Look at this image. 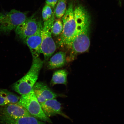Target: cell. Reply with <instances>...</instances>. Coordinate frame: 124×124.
Returning <instances> with one entry per match:
<instances>
[{
  "label": "cell",
  "instance_id": "8",
  "mask_svg": "<svg viewBox=\"0 0 124 124\" xmlns=\"http://www.w3.org/2000/svg\"><path fill=\"white\" fill-rule=\"evenodd\" d=\"M32 89L40 103L55 99L59 96L58 94L53 92L47 85L41 82L36 83Z\"/></svg>",
  "mask_w": 124,
  "mask_h": 124
},
{
  "label": "cell",
  "instance_id": "19",
  "mask_svg": "<svg viewBox=\"0 0 124 124\" xmlns=\"http://www.w3.org/2000/svg\"><path fill=\"white\" fill-rule=\"evenodd\" d=\"M58 0H46V4L54 9L58 2Z\"/></svg>",
  "mask_w": 124,
  "mask_h": 124
},
{
  "label": "cell",
  "instance_id": "17",
  "mask_svg": "<svg viewBox=\"0 0 124 124\" xmlns=\"http://www.w3.org/2000/svg\"><path fill=\"white\" fill-rule=\"evenodd\" d=\"M53 12L52 7L46 4L43 8L42 13L43 21H46L50 19L52 16Z\"/></svg>",
  "mask_w": 124,
  "mask_h": 124
},
{
  "label": "cell",
  "instance_id": "18",
  "mask_svg": "<svg viewBox=\"0 0 124 124\" xmlns=\"http://www.w3.org/2000/svg\"><path fill=\"white\" fill-rule=\"evenodd\" d=\"M7 90L0 89V106H5L9 104L8 100Z\"/></svg>",
  "mask_w": 124,
  "mask_h": 124
},
{
  "label": "cell",
  "instance_id": "7",
  "mask_svg": "<svg viewBox=\"0 0 124 124\" xmlns=\"http://www.w3.org/2000/svg\"><path fill=\"white\" fill-rule=\"evenodd\" d=\"M43 26L41 21H37L34 15L26 19L15 29L16 34L25 42L26 39L33 35Z\"/></svg>",
  "mask_w": 124,
  "mask_h": 124
},
{
  "label": "cell",
  "instance_id": "9",
  "mask_svg": "<svg viewBox=\"0 0 124 124\" xmlns=\"http://www.w3.org/2000/svg\"><path fill=\"white\" fill-rule=\"evenodd\" d=\"M1 116L11 118H18L32 116L27 110L18 103H9L3 109Z\"/></svg>",
  "mask_w": 124,
  "mask_h": 124
},
{
  "label": "cell",
  "instance_id": "1",
  "mask_svg": "<svg viewBox=\"0 0 124 124\" xmlns=\"http://www.w3.org/2000/svg\"><path fill=\"white\" fill-rule=\"evenodd\" d=\"M74 16L76 31L70 46L72 53L76 54L84 52L89 49L91 18L87 10L80 5L74 9Z\"/></svg>",
  "mask_w": 124,
  "mask_h": 124
},
{
  "label": "cell",
  "instance_id": "11",
  "mask_svg": "<svg viewBox=\"0 0 124 124\" xmlns=\"http://www.w3.org/2000/svg\"><path fill=\"white\" fill-rule=\"evenodd\" d=\"M40 103L43 112L48 117L57 114L65 116L61 111V103L55 99H52Z\"/></svg>",
  "mask_w": 124,
  "mask_h": 124
},
{
  "label": "cell",
  "instance_id": "12",
  "mask_svg": "<svg viewBox=\"0 0 124 124\" xmlns=\"http://www.w3.org/2000/svg\"><path fill=\"white\" fill-rule=\"evenodd\" d=\"M1 122L4 124H46L32 116H25L18 118H11L1 116Z\"/></svg>",
  "mask_w": 124,
  "mask_h": 124
},
{
  "label": "cell",
  "instance_id": "15",
  "mask_svg": "<svg viewBox=\"0 0 124 124\" xmlns=\"http://www.w3.org/2000/svg\"><path fill=\"white\" fill-rule=\"evenodd\" d=\"M67 0H58L54 13L56 17L60 19L65 15L66 10Z\"/></svg>",
  "mask_w": 124,
  "mask_h": 124
},
{
  "label": "cell",
  "instance_id": "2",
  "mask_svg": "<svg viewBox=\"0 0 124 124\" xmlns=\"http://www.w3.org/2000/svg\"><path fill=\"white\" fill-rule=\"evenodd\" d=\"M43 63V61L39 57L33 59L31 66L28 72L12 85L13 90L21 95L30 92L37 83Z\"/></svg>",
  "mask_w": 124,
  "mask_h": 124
},
{
  "label": "cell",
  "instance_id": "13",
  "mask_svg": "<svg viewBox=\"0 0 124 124\" xmlns=\"http://www.w3.org/2000/svg\"><path fill=\"white\" fill-rule=\"evenodd\" d=\"M66 62L65 53L59 52L51 57L48 62L47 67L49 69H54L62 67Z\"/></svg>",
  "mask_w": 124,
  "mask_h": 124
},
{
  "label": "cell",
  "instance_id": "10",
  "mask_svg": "<svg viewBox=\"0 0 124 124\" xmlns=\"http://www.w3.org/2000/svg\"><path fill=\"white\" fill-rule=\"evenodd\" d=\"M43 27V26L34 34L27 38L25 42L30 49L33 59L39 58L41 53Z\"/></svg>",
  "mask_w": 124,
  "mask_h": 124
},
{
  "label": "cell",
  "instance_id": "5",
  "mask_svg": "<svg viewBox=\"0 0 124 124\" xmlns=\"http://www.w3.org/2000/svg\"><path fill=\"white\" fill-rule=\"evenodd\" d=\"M27 13L15 9L0 13V32L8 33L15 30L27 19Z\"/></svg>",
  "mask_w": 124,
  "mask_h": 124
},
{
  "label": "cell",
  "instance_id": "4",
  "mask_svg": "<svg viewBox=\"0 0 124 124\" xmlns=\"http://www.w3.org/2000/svg\"><path fill=\"white\" fill-rule=\"evenodd\" d=\"M55 20L54 11L51 17L47 21H44L43 25L41 53L43 54L46 61L52 56L56 49V46L52 36V27Z\"/></svg>",
  "mask_w": 124,
  "mask_h": 124
},
{
  "label": "cell",
  "instance_id": "3",
  "mask_svg": "<svg viewBox=\"0 0 124 124\" xmlns=\"http://www.w3.org/2000/svg\"><path fill=\"white\" fill-rule=\"evenodd\" d=\"M62 21L63 29L60 39L59 44L61 46H70L75 36L76 31L74 9L72 2L69 4L65 13L62 17Z\"/></svg>",
  "mask_w": 124,
  "mask_h": 124
},
{
  "label": "cell",
  "instance_id": "14",
  "mask_svg": "<svg viewBox=\"0 0 124 124\" xmlns=\"http://www.w3.org/2000/svg\"><path fill=\"white\" fill-rule=\"evenodd\" d=\"M68 71L66 70H59L56 71L53 75L51 85L63 84L66 85L67 83Z\"/></svg>",
  "mask_w": 124,
  "mask_h": 124
},
{
  "label": "cell",
  "instance_id": "6",
  "mask_svg": "<svg viewBox=\"0 0 124 124\" xmlns=\"http://www.w3.org/2000/svg\"><path fill=\"white\" fill-rule=\"evenodd\" d=\"M17 103L25 108L33 117L52 123L50 119L43 112L33 89L28 93L22 95Z\"/></svg>",
  "mask_w": 124,
  "mask_h": 124
},
{
  "label": "cell",
  "instance_id": "16",
  "mask_svg": "<svg viewBox=\"0 0 124 124\" xmlns=\"http://www.w3.org/2000/svg\"><path fill=\"white\" fill-rule=\"evenodd\" d=\"M63 29V22L59 19L54 22L52 26V34L55 36H58L61 34Z\"/></svg>",
  "mask_w": 124,
  "mask_h": 124
}]
</instances>
